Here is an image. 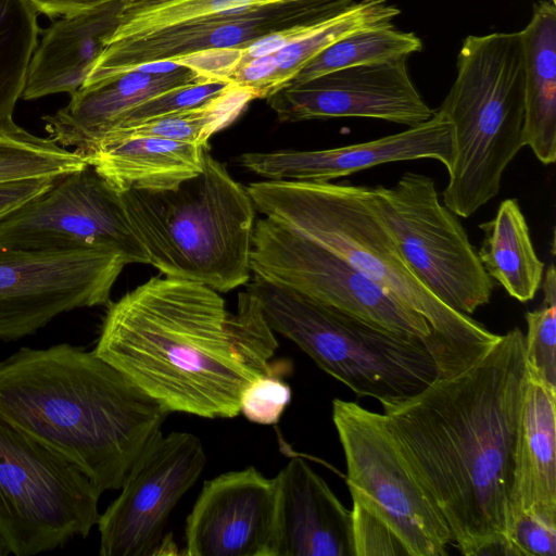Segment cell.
I'll return each instance as SVG.
<instances>
[{
    "mask_svg": "<svg viewBox=\"0 0 556 556\" xmlns=\"http://www.w3.org/2000/svg\"><path fill=\"white\" fill-rule=\"evenodd\" d=\"M124 0L61 16L42 33L30 60L22 99L74 94L121 21Z\"/></svg>",
    "mask_w": 556,
    "mask_h": 556,
    "instance_id": "44dd1931",
    "label": "cell"
},
{
    "mask_svg": "<svg viewBox=\"0 0 556 556\" xmlns=\"http://www.w3.org/2000/svg\"><path fill=\"white\" fill-rule=\"evenodd\" d=\"M169 414L94 351L22 348L0 362V417L103 493L122 488Z\"/></svg>",
    "mask_w": 556,
    "mask_h": 556,
    "instance_id": "3957f363",
    "label": "cell"
},
{
    "mask_svg": "<svg viewBox=\"0 0 556 556\" xmlns=\"http://www.w3.org/2000/svg\"><path fill=\"white\" fill-rule=\"evenodd\" d=\"M255 99L258 97L254 89L231 81L219 94L197 108L113 129L98 143L112 139L154 137L207 147L208 139L229 126Z\"/></svg>",
    "mask_w": 556,
    "mask_h": 556,
    "instance_id": "484cf974",
    "label": "cell"
},
{
    "mask_svg": "<svg viewBox=\"0 0 556 556\" xmlns=\"http://www.w3.org/2000/svg\"><path fill=\"white\" fill-rule=\"evenodd\" d=\"M101 492L73 463L0 417V538L31 556L86 538Z\"/></svg>",
    "mask_w": 556,
    "mask_h": 556,
    "instance_id": "ba28073f",
    "label": "cell"
},
{
    "mask_svg": "<svg viewBox=\"0 0 556 556\" xmlns=\"http://www.w3.org/2000/svg\"><path fill=\"white\" fill-rule=\"evenodd\" d=\"M56 178H33L0 184V220L48 191Z\"/></svg>",
    "mask_w": 556,
    "mask_h": 556,
    "instance_id": "d590c367",
    "label": "cell"
},
{
    "mask_svg": "<svg viewBox=\"0 0 556 556\" xmlns=\"http://www.w3.org/2000/svg\"><path fill=\"white\" fill-rule=\"evenodd\" d=\"M88 163L75 150L35 136L13 118L0 123V184L33 178H59Z\"/></svg>",
    "mask_w": 556,
    "mask_h": 556,
    "instance_id": "f1b7e54d",
    "label": "cell"
},
{
    "mask_svg": "<svg viewBox=\"0 0 556 556\" xmlns=\"http://www.w3.org/2000/svg\"><path fill=\"white\" fill-rule=\"evenodd\" d=\"M274 332L295 343L324 371L381 405L403 401L439 377L417 338L404 337L257 276L247 283Z\"/></svg>",
    "mask_w": 556,
    "mask_h": 556,
    "instance_id": "52a82bcc",
    "label": "cell"
},
{
    "mask_svg": "<svg viewBox=\"0 0 556 556\" xmlns=\"http://www.w3.org/2000/svg\"><path fill=\"white\" fill-rule=\"evenodd\" d=\"M280 1L286 0H178L122 21L106 42L200 16Z\"/></svg>",
    "mask_w": 556,
    "mask_h": 556,
    "instance_id": "4dcf8cb0",
    "label": "cell"
},
{
    "mask_svg": "<svg viewBox=\"0 0 556 556\" xmlns=\"http://www.w3.org/2000/svg\"><path fill=\"white\" fill-rule=\"evenodd\" d=\"M541 285L542 305L526 313L525 357L528 375L556 391V271L553 263Z\"/></svg>",
    "mask_w": 556,
    "mask_h": 556,
    "instance_id": "f546056e",
    "label": "cell"
},
{
    "mask_svg": "<svg viewBox=\"0 0 556 556\" xmlns=\"http://www.w3.org/2000/svg\"><path fill=\"white\" fill-rule=\"evenodd\" d=\"M207 147L154 137L105 140L85 154L87 163L119 192L177 188L202 170Z\"/></svg>",
    "mask_w": 556,
    "mask_h": 556,
    "instance_id": "603a6c76",
    "label": "cell"
},
{
    "mask_svg": "<svg viewBox=\"0 0 556 556\" xmlns=\"http://www.w3.org/2000/svg\"><path fill=\"white\" fill-rule=\"evenodd\" d=\"M178 0H124L121 21Z\"/></svg>",
    "mask_w": 556,
    "mask_h": 556,
    "instance_id": "74e56055",
    "label": "cell"
},
{
    "mask_svg": "<svg viewBox=\"0 0 556 556\" xmlns=\"http://www.w3.org/2000/svg\"><path fill=\"white\" fill-rule=\"evenodd\" d=\"M206 80L214 79L175 61L146 64L81 87L64 108L45 115L42 121L51 139L84 156L132 108L169 90Z\"/></svg>",
    "mask_w": 556,
    "mask_h": 556,
    "instance_id": "d6986e66",
    "label": "cell"
},
{
    "mask_svg": "<svg viewBox=\"0 0 556 556\" xmlns=\"http://www.w3.org/2000/svg\"><path fill=\"white\" fill-rule=\"evenodd\" d=\"M250 269L270 283L359 317L391 332L421 340L439 377L456 370L427 320L348 262L267 217L255 222Z\"/></svg>",
    "mask_w": 556,
    "mask_h": 556,
    "instance_id": "9c48e42d",
    "label": "cell"
},
{
    "mask_svg": "<svg viewBox=\"0 0 556 556\" xmlns=\"http://www.w3.org/2000/svg\"><path fill=\"white\" fill-rule=\"evenodd\" d=\"M406 60L337 70L286 86L266 100L281 123L366 117L412 127L427 122L434 111L412 81Z\"/></svg>",
    "mask_w": 556,
    "mask_h": 556,
    "instance_id": "2e32d148",
    "label": "cell"
},
{
    "mask_svg": "<svg viewBox=\"0 0 556 556\" xmlns=\"http://www.w3.org/2000/svg\"><path fill=\"white\" fill-rule=\"evenodd\" d=\"M230 83L231 81L214 79L169 90L129 110L122 116L113 129L136 125L147 119L197 108L219 94Z\"/></svg>",
    "mask_w": 556,
    "mask_h": 556,
    "instance_id": "1f68e13d",
    "label": "cell"
},
{
    "mask_svg": "<svg viewBox=\"0 0 556 556\" xmlns=\"http://www.w3.org/2000/svg\"><path fill=\"white\" fill-rule=\"evenodd\" d=\"M421 49L418 36L400 30L393 24L361 30L336 41L311 59L286 86L299 85L344 67L407 59Z\"/></svg>",
    "mask_w": 556,
    "mask_h": 556,
    "instance_id": "4316f807",
    "label": "cell"
},
{
    "mask_svg": "<svg viewBox=\"0 0 556 556\" xmlns=\"http://www.w3.org/2000/svg\"><path fill=\"white\" fill-rule=\"evenodd\" d=\"M121 194L149 264L162 275L219 293L250 281L256 208L247 187L208 148L201 173L177 188Z\"/></svg>",
    "mask_w": 556,
    "mask_h": 556,
    "instance_id": "5b68a950",
    "label": "cell"
},
{
    "mask_svg": "<svg viewBox=\"0 0 556 556\" xmlns=\"http://www.w3.org/2000/svg\"><path fill=\"white\" fill-rule=\"evenodd\" d=\"M5 555H9V551H8L4 542L0 538V556H5Z\"/></svg>",
    "mask_w": 556,
    "mask_h": 556,
    "instance_id": "f35d334b",
    "label": "cell"
},
{
    "mask_svg": "<svg viewBox=\"0 0 556 556\" xmlns=\"http://www.w3.org/2000/svg\"><path fill=\"white\" fill-rule=\"evenodd\" d=\"M277 346L248 289L230 313L219 292L160 275L110 303L93 351L169 413L213 419L236 417L255 378L281 376Z\"/></svg>",
    "mask_w": 556,
    "mask_h": 556,
    "instance_id": "7a4b0ae2",
    "label": "cell"
},
{
    "mask_svg": "<svg viewBox=\"0 0 556 556\" xmlns=\"http://www.w3.org/2000/svg\"><path fill=\"white\" fill-rule=\"evenodd\" d=\"M509 544L513 556H555L556 527L519 515L511 523Z\"/></svg>",
    "mask_w": 556,
    "mask_h": 556,
    "instance_id": "e575fe53",
    "label": "cell"
},
{
    "mask_svg": "<svg viewBox=\"0 0 556 556\" xmlns=\"http://www.w3.org/2000/svg\"><path fill=\"white\" fill-rule=\"evenodd\" d=\"M556 391L528 375L509 494L510 527L526 514L556 527Z\"/></svg>",
    "mask_w": 556,
    "mask_h": 556,
    "instance_id": "7402d4cb",
    "label": "cell"
},
{
    "mask_svg": "<svg viewBox=\"0 0 556 556\" xmlns=\"http://www.w3.org/2000/svg\"><path fill=\"white\" fill-rule=\"evenodd\" d=\"M206 463L201 440L190 432H160L126 477L121 494L100 514L101 556L161 553L167 520Z\"/></svg>",
    "mask_w": 556,
    "mask_h": 556,
    "instance_id": "5bb4252c",
    "label": "cell"
},
{
    "mask_svg": "<svg viewBox=\"0 0 556 556\" xmlns=\"http://www.w3.org/2000/svg\"><path fill=\"white\" fill-rule=\"evenodd\" d=\"M247 190L265 217L341 257L422 316L457 374L478 362L500 339L421 283L376 212L369 187L262 180L251 182Z\"/></svg>",
    "mask_w": 556,
    "mask_h": 556,
    "instance_id": "277c9868",
    "label": "cell"
},
{
    "mask_svg": "<svg viewBox=\"0 0 556 556\" xmlns=\"http://www.w3.org/2000/svg\"><path fill=\"white\" fill-rule=\"evenodd\" d=\"M525 52L523 144L544 165L556 161V5L534 4L520 31Z\"/></svg>",
    "mask_w": 556,
    "mask_h": 556,
    "instance_id": "cb8c5ba5",
    "label": "cell"
},
{
    "mask_svg": "<svg viewBox=\"0 0 556 556\" xmlns=\"http://www.w3.org/2000/svg\"><path fill=\"white\" fill-rule=\"evenodd\" d=\"M0 244L34 251L110 250L149 264L122 194L89 164L55 179L40 197L0 220Z\"/></svg>",
    "mask_w": 556,
    "mask_h": 556,
    "instance_id": "7c38bea8",
    "label": "cell"
},
{
    "mask_svg": "<svg viewBox=\"0 0 556 556\" xmlns=\"http://www.w3.org/2000/svg\"><path fill=\"white\" fill-rule=\"evenodd\" d=\"M527 378L516 327L464 371L382 405L397 450L463 555L513 556L509 494Z\"/></svg>",
    "mask_w": 556,
    "mask_h": 556,
    "instance_id": "6da1fadb",
    "label": "cell"
},
{
    "mask_svg": "<svg viewBox=\"0 0 556 556\" xmlns=\"http://www.w3.org/2000/svg\"><path fill=\"white\" fill-rule=\"evenodd\" d=\"M431 159L448 170L455 160L454 128L438 110L431 118L379 139L321 150L247 152L238 163L265 180L328 182L380 164Z\"/></svg>",
    "mask_w": 556,
    "mask_h": 556,
    "instance_id": "ac0fdd59",
    "label": "cell"
},
{
    "mask_svg": "<svg viewBox=\"0 0 556 556\" xmlns=\"http://www.w3.org/2000/svg\"><path fill=\"white\" fill-rule=\"evenodd\" d=\"M126 265L110 250L34 251L0 244V340L34 334L66 312L106 305Z\"/></svg>",
    "mask_w": 556,
    "mask_h": 556,
    "instance_id": "4fadbf2b",
    "label": "cell"
},
{
    "mask_svg": "<svg viewBox=\"0 0 556 556\" xmlns=\"http://www.w3.org/2000/svg\"><path fill=\"white\" fill-rule=\"evenodd\" d=\"M549 1H552L553 3H555V2H556V0H549Z\"/></svg>",
    "mask_w": 556,
    "mask_h": 556,
    "instance_id": "ab89813d",
    "label": "cell"
},
{
    "mask_svg": "<svg viewBox=\"0 0 556 556\" xmlns=\"http://www.w3.org/2000/svg\"><path fill=\"white\" fill-rule=\"evenodd\" d=\"M349 0H286L214 13L106 42L81 87H90L146 64L208 50L243 49L253 42L313 23Z\"/></svg>",
    "mask_w": 556,
    "mask_h": 556,
    "instance_id": "9a60e30c",
    "label": "cell"
},
{
    "mask_svg": "<svg viewBox=\"0 0 556 556\" xmlns=\"http://www.w3.org/2000/svg\"><path fill=\"white\" fill-rule=\"evenodd\" d=\"M369 197L412 271L439 300L466 315L490 302L494 281L431 177L407 172L392 187L369 188Z\"/></svg>",
    "mask_w": 556,
    "mask_h": 556,
    "instance_id": "30bf717a",
    "label": "cell"
},
{
    "mask_svg": "<svg viewBox=\"0 0 556 556\" xmlns=\"http://www.w3.org/2000/svg\"><path fill=\"white\" fill-rule=\"evenodd\" d=\"M351 513L354 556H408L399 538L379 518L356 503Z\"/></svg>",
    "mask_w": 556,
    "mask_h": 556,
    "instance_id": "836d02e7",
    "label": "cell"
},
{
    "mask_svg": "<svg viewBox=\"0 0 556 556\" xmlns=\"http://www.w3.org/2000/svg\"><path fill=\"white\" fill-rule=\"evenodd\" d=\"M38 14L30 0H0V123L22 98L39 41Z\"/></svg>",
    "mask_w": 556,
    "mask_h": 556,
    "instance_id": "83f0119b",
    "label": "cell"
},
{
    "mask_svg": "<svg viewBox=\"0 0 556 556\" xmlns=\"http://www.w3.org/2000/svg\"><path fill=\"white\" fill-rule=\"evenodd\" d=\"M332 420L344 453L353 503L384 522L408 556H443L451 531L408 469L383 419L355 402L334 399Z\"/></svg>",
    "mask_w": 556,
    "mask_h": 556,
    "instance_id": "8fae6325",
    "label": "cell"
},
{
    "mask_svg": "<svg viewBox=\"0 0 556 556\" xmlns=\"http://www.w3.org/2000/svg\"><path fill=\"white\" fill-rule=\"evenodd\" d=\"M273 556H354L352 513L302 458L274 478Z\"/></svg>",
    "mask_w": 556,
    "mask_h": 556,
    "instance_id": "ffe728a7",
    "label": "cell"
},
{
    "mask_svg": "<svg viewBox=\"0 0 556 556\" xmlns=\"http://www.w3.org/2000/svg\"><path fill=\"white\" fill-rule=\"evenodd\" d=\"M438 111L451 122L455 138L443 203L467 218L498 194L506 167L525 146L520 31L466 37L456 79Z\"/></svg>",
    "mask_w": 556,
    "mask_h": 556,
    "instance_id": "8992f818",
    "label": "cell"
},
{
    "mask_svg": "<svg viewBox=\"0 0 556 556\" xmlns=\"http://www.w3.org/2000/svg\"><path fill=\"white\" fill-rule=\"evenodd\" d=\"M275 480L254 467L204 482L187 518L188 556H273Z\"/></svg>",
    "mask_w": 556,
    "mask_h": 556,
    "instance_id": "e0dca14e",
    "label": "cell"
},
{
    "mask_svg": "<svg viewBox=\"0 0 556 556\" xmlns=\"http://www.w3.org/2000/svg\"><path fill=\"white\" fill-rule=\"evenodd\" d=\"M39 14L48 17L64 16L117 0H30Z\"/></svg>",
    "mask_w": 556,
    "mask_h": 556,
    "instance_id": "8d00e7d4",
    "label": "cell"
},
{
    "mask_svg": "<svg viewBox=\"0 0 556 556\" xmlns=\"http://www.w3.org/2000/svg\"><path fill=\"white\" fill-rule=\"evenodd\" d=\"M479 228L483 239L477 252L485 273L515 300H532L541 287L545 264L534 250L518 201H502L494 217Z\"/></svg>",
    "mask_w": 556,
    "mask_h": 556,
    "instance_id": "d4e9b609",
    "label": "cell"
},
{
    "mask_svg": "<svg viewBox=\"0 0 556 556\" xmlns=\"http://www.w3.org/2000/svg\"><path fill=\"white\" fill-rule=\"evenodd\" d=\"M292 391L277 375L252 380L240 396V412L252 422L276 425L291 402Z\"/></svg>",
    "mask_w": 556,
    "mask_h": 556,
    "instance_id": "d6a6232c",
    "label": "cell"
}]
</instances>
